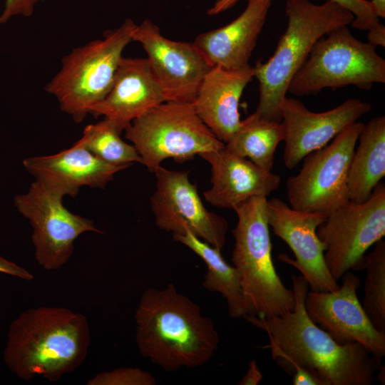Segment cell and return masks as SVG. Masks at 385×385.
<instances>
[{
    "instance_id": "6da1fadb",
    "label": "cell",
    "mask_w": 385,
    "mask_h": 385,
    "mask_svg": "<svg viewBox=\"0 0 385 385\" xmlns=\"http://www.w3.org/2000/svg\"><path fill=\"white\" fill-rule=\"evenodd\" d=\"M308 287L302 275H292V311L244 319L267 334L270 343L264 348L270 349L273 360L285 372L297 365L315 372L329 385H371L382 366L381 358L359 343H337L314 323L304 305Z\"/></svg>"
},
{
    "instance_id": "7a4b0ae2",
    "label": "cell",
    "mask_w": 385,
    "mask_h": 385,
    "mask_svg": "<svg viewBox=\"0 0 385 385\" xmlns=\"http://www.w3.org/2000/svg\"><path fill=\"white\" fill-rule=\"evenodd\" d=\"M135 321L140 354L165 371L202 366L218 349L212 320L172 283L143 292Z\"/></svg>"
},
{
    "instance_id": "3957f363",
    "label": "cell",
    "mask_w": 385,
    "mask_h": 385,
    "mask_svg": "<svg viewBox=\"0 0 385 385\" xmlns=\"http://www.w3.org/2000/svg\"><path fill=\"white\" fill-rule=\"evenodd\" d=\"M91 343L86 316L65 307H38L10 324L4 359L23 380L36 376L58 381L85 360Z\"/></svg>"
},
{
    "instance_id": "277c9868",
    "label": "cell",
    "mask_w": 385,
    "mask_h": 385,
    "mask_svg": "<svg viewBox=\"0 0 385 385\" xmlns=\"http://www.w3.org/2000/svg\"><path fill=\"white\" fill-rule=\"evenodd\" d=\"M287 26L273 55L254 67L259 81V102L255 113L281 122V108L289 83L316 42L332 30L348 26L354 15L330 0L316 4L309 0H287Z\"/></svg>"
},
{
    "instance_id": "5b68a950",
    "label": "cell",
    "mask_w": 385,
    "mask_h": 385,
    "mask_svg": "<svg viewBox=\"0 0 385 385\" xmlns=\"http://www.w3.org/2000/svg\"><path fill=\"white\" fill-rule=\"evenodd\" d=\"M267 200L252 197L234 209L237 222L232 262L240 277L247 316L258 317L281 315L295 305L293 290L284 285L272 261Z\"/></svg>"
},
{
    "instance_id": "8992f818",
    "label": "cell",
    "mask_w": 385,
    "mask_h": 385,
    "mask_svg": "<svg viewBox=\"0 0 385 385\" xmlns=\"http://www.w3.org/2000/svg\"><path fill=\"white\" fill-rule=\"evenodd\" d=\"M136 26L128 19L106 31L103 38L78 46L63 58L60 70L45 90L76 123H81L89 108L109 92L123 51L133 41Z\"/></svg>"
},
{
    "instance_id": "52a82bcc",
    "label": "cell",
    "mask_w": 385,
    "mask_h": 385,
    "mask_svg": "<svg viewBox=\"0 0 385 385\" xmlns=\"http://www.w3.org/2000/svg\"><path fill=\"white\" fill-rule=\"evenodd\" d=\"M385 83V61L369 42L355 38L347 26L319 39L289 84L287 92L302 96L348 85L369 90Z\"/></svg>"
},
{
    "instance_id": "ba28073f",
    "label": "cell",
    "mask_w": 385,
    "mask_h": 385,
    "mask_svg": "<svg viewBox=\"0 0 385 385\" xmlns=\"http://www.w3.org/2000/svg\"><path fill=\"white\" fill-rule=\"evenodd\" d=\"M125 132L151 173L168 158L184 162L225 146L199 118L192 103L164 101L135 119Z\"/></svg>"
},
{
    "instance_id": "9c48e42d",
    "label": "cell",
    "mask_w": 385,
    "mask_h": 385,
    "mask_svg": "<svg viewBox=\"0 0 385 385\" xmlns=\"http://www.w3.org/2000/svg\"><path fill=\"white\" fill-rule=\"evenodd\" d=\"M363 125L353 123L330 144L304 158L299 172L287 180V195L292 209L327 215L349 201V168Z\"/></svg>"
},
{
    "instance_id": "30bf717a",
    "label": "cell",
    "mask_w": 385,
    "mask_h": 385,
    "mask_svg": "<svg viewBox=\"0 0 385 385\" xmlns=\"http://www.w3.org/2000/svg\"><path fill=\"white\" fill-rule=\"evenodd\" d=\"M317 234L337 282L350 270H363L365 252L385 235L384 184L379 183L366 201L349 200L328 214Z\"/></svg>"
},
{
    "instance_id": "8fae6325",
    "label": "cell",
    "mask_w": 385,
    "mask_h": 385,
    "mask_svg": "<svg viewBox=\"0 0 385 385\" xmlns=\"http://www.w3.org/2000/svg\"><path fill=\"white\" fill-rule=\"evenodd\" d=\"M65 195L36 180L28 192L14 197L18 211L33 228L35 259L46 270L61 269L71 257L74 241L86 232L103 233L93 221L70 212L63 204Z\"/></svg>"
},
{
    "instance_id": "7c38bea8",
    "label": "cell",
    "mask_w": 385,
    "mask_h": 385,
    "mask_svg": "<svg viewBox=\"0 0 385 385\" xmlns=\"http://www.w3.org/2000/svg\"><path fill=\"white\" fill-rule=\"evenodd\" d=\"M156 187L150 197L155 224L173 234H192L222 250L228 230L227 220L204 205L188 173L160 165L154 172Z\"/></svg>"
},
{
    "instance_id": "4fadbf2b",
    "label": "cell",
    "mask_w": 385,
    "mask_h": 385,
    "mask_svg": "<svg viewBox=\"0 0 385 385\" xmlns=\"http://www.w3.org/2000/svg\"><path fill=\"white\" fill-rule=\"evenodd\" d=\"M266 213L273 233L288 245L295 257L293 260L282 254L278 259L297 268L311 291H337L339 285L328 270L324 245L317 234L327 215L294 210L277 197L267 200Z\"/></svg>"
},
{
    "instance_id": "5bb4252c",
    "label": "cell",
    "mask_w": 385,
    "mask_h": 385,
    "mask_svg": "<svg viewBox=\"0 0 385 385\" xmlns=\"http://www.w3.org/2000/svg\"><path fill=\"white\" fill-rule=\"evenodd\" d=\"M133 41L140 43L146 52L165 101L192 103L211 68L193 43L165 38L149 19L137 25Z\"/></svg>"
},
{
    "instance_id": "9a60e30c",
    "label": "cell",
    "mask_w": 385,
    "mask_h": 385,
    "mask_svg": "<svg viewBox=\"0 0 385 385\" xmlns=\"http://www.w3.org/2000/svg\"><path fill=\"white\" fill-rule=\"evenodd\" d=\"M335 292L308 291L305 309L312 321L337 343L356 342L381 358L385 355V332L376 329L359 301V277L346 272Z\"/></svg>"
},
{
    "instance_id": "2e32d148",
    "label": "cell",
    "mask_w": 385,
    "mask_h": 385,
    "mask_svg": "<svg viewBox=\"0 0 385 385\" xmlns=\"http://www.w3.org/2000/svg\"><path fill=\"white\" fill-rule=\"evenodd\" d=\"M358 98H349L332 109L312 112L299 100L285 97L281 108L284 131L283 161L289 170L319 150L371 109Z\"/></svg>"
},
{
    "instance_id": "e0dca14e",
    "label": "cell",
    "mask_w": 385,
    "mask_h": 385,
    "mask_svg": "<svg viewBox=\"0 0 385 385\" xmlns=\"http://www.w3.org/2000/svg\"><path fill=\"white\" fill-rule=\"evenodd\" d=\"M166 101L147 58L122 57L111 88L88 114L103 116L120 131L155 106Z\"/></svg>"
},
{
    "instance_id": "ac0fdd59",
    "label": "cell",
    "mask_w": 385,
    "mask_h": 385,
    "mask_svg": "<svg viewBox=\"0 0 385 385\" xmlns=\"http://www.w3.org/2000/svg\"><path fill=\"white\" fill-rule=\"evenodd\" d=\"M211 168V188L203 195L213 206L234 210L255 196L267 197L279 188L281 177L266 171L225 146L199 155Z\"/></svg>"
},
{
    "instance_id": "d6986e66",
    "label": "cell",
    "mask_w": 385,
    "mask_h": 385,
    "mask_svg": "<svg viewBox=\"0 0 385 385\" xmlns=\"http://www.w3.org/2000/svg\"><path fill=\"white\" fill-rule=\"evenodd\" d=\"M23 164L36 180L73 197L82 186L104 188L115 173L129 167L101 160L78 140L58 153L27 158Z\"/></svg>"
},
{
    "instance_id": "ffe728a7",
    "label": "cell",
    "mask_w": 385,
    "mask_h": 385,
    "mask_svg": "<svg viewBox=\"0 0 385 385\" xmlns=\"http://www.w3.org/2000/svg\"><path fill=\"white\" fill-rule=\"evenodd\" d=\"M254 75L250 64L239 69L211 67L192 103L199 118L225 144L240 125V100Z\"/></svg>"
},
{
    "instance_id": "44dd1931",
    "label": "cell",
    "mask_w": 385,
    "mask_h": 385,
    "mask_svg": "<svg viewBox=\"0 0 385 385\" xmlns=\"http://www.w3.org/2000/svg\"><path fill=\"white\" fill-rule=\"evenodd\" d=\"M272 1L247 0L244 11L232 22L195 38L193 44L211 67L239 69L249 65Z\"/></svg>"
},
{
    "instance_id": "7402d4cb",
    "label": "cell",
    "mask_w": 385,
    "mask_h": 385,
    "mask_svg": "<svg viewBox=\"0 0 385 385\" xmlns=\"http://www.w3.org/2000/svg\"><path fill=\"white\" fill-rule=\"evenodd\" d=\"M357 141L349 168L347 189L350 201L362 202L385 175L384 115L364 123Z\"/></svg>"
},
{
    "instance_id": "603a6c76",
    "label": "cell",
    "mask_w": 385,
    "mask_h": 385,
    "mask_svg": "<svg viewBox=\"0 0 385 385\" xmlns=\"http://www.w3.org/2000/svg\"><path fill=\"white\" fill-rule=\"evenodd\" d=\"M173 238L190 249L206 264L207 271L204 276L203 287L210 292H219L225 297L231 317L245 318L247 315V308L239 273L234 266L225 260L221 251L190 231L173 234Z\"/></svg>"
},
{
    "instance_id": "cb8c5ba5",
    "label": "cell",
    "mask_w": 385,
    "mask_h": 385,
    "mask_svg": "<svg viewBox=\"0 0 385 385\" xmlns=\"http://www.w3.org/2000/svg\"><path fill=\"white\" fill-rule=\"evenodd\" d=\"M283 140L281 122L264 118L254 112L240 121L225 148L249 159L260 168L271 171L277 147Z\"/></svg>"
},
{
    "instance_id": "d4e9b609",
    "label": "cell",
    "mask_w": 385,
    "mask_h": 385,
    "mask_svg": "<svg viewBox=\"0 0 385 385\" xmlns=\"http://www.w3.org/2000/svg\"><path fill=\"white\" fill-rule=\"evenodd\" d=\"M122 131L111 120L86 126L78 141L101 160L115 165L142 164V159L133 145L120 137Z\"/></svg>"
},
{
    "instance_id": "484cf974",
    "label": "cell",
    "mask_w": 385,
    "mask_h": 385,
    "mask_svg": "<svg viewBox=\"0 0 385 385\" xmlns=\"http://www.w3.org/2000/svg\"><path fill=\"white\" fill-rule=\"evenodd\" d=\"M374 245L364 258L366 277L361 305L374 327L385 332V242L381 239Z\"/></svg>"
},
{
    "instance_id": "4316f807",
    "label": "cell",
    "mask_w": 385,
    "mask_h": 385,
    "mask_svg": "<svg viewBox=\"0 0 385 385\" xmlns=\"http://www.w3.org/2000/svg\"><path fill=\"white\" fill-rule=\"evenodd\" d=\"M156 380L148 371L136 367H123L103 371L90 379L88 385H155Z\"/></svg>"
},
{
    "instance_id": "83f0119b",
    "label": "cell",
    "mask_w": 385,
    "mask_h": 385,
    "mask_svg": "<svg viewBox=\"0 0 385 385\" xmlns=\"http://www.w3.org/2000/svg\"><path fill=\"white\" fill-rule=\"evenodd\" d=\"M349 10L354 19L351 24L355 29L371 31L380 26L381 24L376 15L374 6L367 0H330Z\"/></svg>"
},
{
    "instance_id": "f1b7e54d",
    "label": "cell",
    "mask_w": 385,
    "mask_h": 385,
    "mask_svg": "<svg viewBox=\"0 0 385 385\" xmlns=\"http://www.w3.org/2000/svg\"><path fill=\"white\" fill-rule=\"evenodd\" d=\"M41 0H6L5 7L0 15V24L15 16H30L36 5Z\"/></svg>"
},
{
    "instance_id": "f546056e",
    "label": "cell",
    "mask_w": 385,
    "mask_h": 385,
    "mask_svg": "<svg viewBox=\"0 0 385 385\" xmlns=\"http://www.w3.org/2000/svg\"><path fill=\"white\" fill-rule=\"evenodd\" d=\"M0 272L8 274L21 279L31 281L34 275L27 270L0 256Z\"/></svg>"
},
{
    "instance_id": "4dcf8cb0",
    "label": "cell",
    "mask_w": 385,
    "mask_h": 385,
    "mask_svg": "<svg viewBox=\"0 0 385 385\" xmlns=\"http://www.w3.org/2000/svg\"><path fill=\"white\" fill-rule=\"evenodd\" d=\"M262 379V374L255 360L249 363L247 371L238 382L239 385H257Z\"/></svg>"
},
{
    "instance_id": "1f68e13d",
    "label": "cell",
    "mask_w": 385,
    "mask_h": 385,
    "mask_svg": "<svg viewBox=\"0 0 385 385\" xmlns=\"http://www.w3.org/2000/svg\"><path fill=\"white\" fill-rule=\"evenodd\" d=\"M369 43L376 47L385 46V26L381 24L379 28L369 31L367 34Z\"/></svg>"
},
{
    "instance_id": "d6a6232c",
    "label": "cell",
    "mask_w": 385,
    "mask_h": 385,
    "mask_svg": "<svg viewBox=\"0 0 385 385\" xmlns=\"http://www.w3.org/2000/svg\"><path fill=\"white\" fill-rule=\"evenodd\" d=\"M240 0H217L207 11L210 16L218 14L232 7Z\"/></svg>"
},
{
    "instance_id": "836d02e7",
    "label": "cell",
    "mask_w": 385,
    "mask_h": 385,
    "mask_svg": "<svg viewBox=\"0 0 385 385\" xmlns=\"http://www.w3.org/2000/svg\"><path fill=\"white\" fill-rule=\"evenodd\" d=\"M379 18H385V0H371Z\"/></svg>"
},
{
    "instance_id": "e575fe53",
    "label": "cell",
    "mask_w": 385,
    "mask_h": 385,
    "mask_svg": "<svg viewBox=\"0 0 385 385\" xmlns=\"http://www.w3.org/2000/svg\"><path fill=\"white\" fill-rule=\"evenodd\" d=\"M376 374V379L379 380L381 384H384V366H382Z\"/></svg>"
}]
</instances>
